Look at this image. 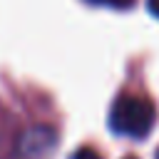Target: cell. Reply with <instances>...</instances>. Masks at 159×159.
<instances>
[{"label": "cell", "instance_id": "obj_4", "mask_svg": "<svg viewBox=\"0 0 159 159\" xmlns=\"http://www.w3.org/2000/svg\"><path fill=\"white\" fill-rule=\"evenodd\" d=\"M89 2H109V5H119V0H89Z\"/></svg>", "mask_w": 159, "mask_h": 159}, {"label": "cell", "instance_id": "obj_2", "mask_svg": "<svg viewBox=\"0 0 159 159\" xmlns=\"http://www.w3.org/2000/svg\"><path fill=\"white\" fill-rule=\"evenodd\" d=\"M72 159H102L94 149H89V147H82V149H77L75 154H72Z\"/></svg>", "mask_w": 159, "mask_h": 159}, {"label": "cell", "instance_id": "obj_1", "mask_svg": "<svg viewBox=\"0 0 159 159\" xmlns=\"http://www.w3.org/2000/svg\"><path fill=\"white\" fill-rule=\"evenodd\" d=\"M154 119H157L154 104L137 94H122L119 99H114L109 109V129L114 134L132 139L147 137L154 127Z\"/></svg>", "mask_w": 159, "mask_h": 159}, {"label": "cell", "instance_id": "obj_5", "mask_svg": "<svg viewBox=\"0 0 159 159\" xmlns=\"http://www.w3.org/2000/svg\"><path fill=\"white\" fill-rule=\"evenodd\" d=\"M157 159H159V152H157Z\"/></svg>", "mask_w": 159, "mask_h": 159}, {"label": "cell", "instance_id": "obj_3", "mask_svg": "<svg viewBox=\"0 0 159 159\" xmlns=\"http://www.w3.org/2000/svg\"><path fill=\"white\" fill-rule=\"evenodd\" d=\"M147 7H149V12H152L154 17H159V0H149Z\"/></svg>", "mask_w": 159, "mask_h": 159}]
</instances>
